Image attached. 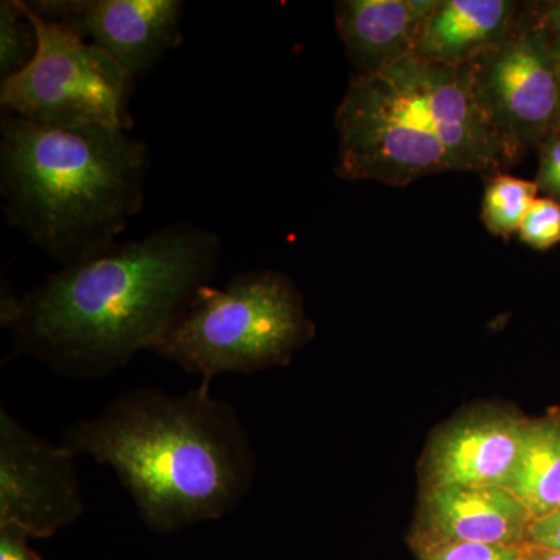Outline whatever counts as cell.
<instances>
[{
  "label": "cell",
  "mask_w": 560,
  "mask_h": 560,
  "mask_svg": "<svg viewBox=\"0 0 560 560\" xmlns=\"http://www.w3.org/2000/svg\"><path fill=\"white\" fill-rule=\"evenodd\" d=\"M25 530L13 525H0V560H43L28 545Z\"/></svg>",
  "instance_id": "cell-19"
},
{
  "label": "cell",
  "mask_w": 560,
  "mask_h": 560,
  "mask_svg": "<svg viewBox=\"0 0 560 560\" xmlns=\"http://www.w3.org/2000/svg\"><path fill=\"white\" fill-rule=\"evenodd\" d=\"M556 68H558L559 73V83H560V40L558 43V49H556L555 54Z\"/></svg>",
  "instance_id": "cell-24"
},
{
  "label": "cell",
  "mask_w": 560,
  "mask_h": 560,
  "mask_svg": "<svg viewBox=\"0 0 560 560\" xmlns=\"http://www.w3.org/2000/svg\"><path fill=\"white\" fill-rule=\"evenodd\" d=\"M521 238L536 249L560 243V205L551 198H536L521 226Z\"/></svg>",
  "instance_id": "cell-18"
},
{
  "label": "cell",
  "mask_w": 560,
  "mask_h": 560,
  "mask_svg": "<svg viewBox=\"0 0 560 560\" xmlns=\"http://www.w3.org/2000/svg\"><path fill=\"white\" fill-rule=\"evenodd\" d=\"M537 190L539 184L515 176L499 175L490 179L481 212L490 234L510 238L521 231L530 205L536 201Z\"/></svg>",
  "instance_id": "cell-16"
},
{
  "label": "cell",
  "mask_w": 560,
  "mask_h": 560,
  "mask_svg": "<svg viewBox=\"0 0 560 560\" xmlns=\"http://www.w3.org/2000/svg\"><path fill=\"white\" fill-rule=\"evenodd\" d=\"M533 521L560 510V415L529 420L521 459L508 488Z\"/></svg>",
  "instance_id": "cell-14"
},
{
  "label": "cell",
  "mask_w": 560,
  "mask_h": 560,
  "mask_svg": "<svg viewBox=\"0 0 560 560\" xmlns=\"http://www.w3.org/2000/svg\"><path fill=\"white\" fill-rule=\"evenodd\" d=\"M215 232L175 223L47 276L22 296L2 290L11 357L55 374L101 378L153 350L219 270Z\"/></svg>",
  "instance_id": "cell-1"
},
{
  "label": "cell",
  "mask_w": 560,
  "mask_h": 560,
  "mask_svg": "<svg viewBox=\"0 0 560 560\" xmlns=\"http://www.w3.org/2000/svg\"><path fill=\"white\" fill-rule=\"evenodd\" d=\"M150 153L116 128L57 130L2 114L0 194L10 226L61 268L92 259L145 200Z\"/></svg>",
  "instance_id": "cell-3"
},
{
  "label": "cell",
  "mask_w": 560,
  "mask_h": 560,
  "mask_svg": "<svg viewBox=\"0 0 560 560\" xmlns=\"http://www.w3.org/2000/svg\"><path fill=\"white\" fill-rule=\"evenodd\" d=\"M539 186L555 195L560 187V139L551 142L541 158Z\"/></svg>",
  "instance_id": "cell-21"
},
{
  "label": "cell",
  "mask_w": 560,
  "mask_h": 560,
  "mask_svg": "<svg viewBox=\"0 0 560 560\" xmlns=\"http://www.w3.org/2000/svg\"><path fill=\"white\" fill-rule=\"evenodd\" d=\"M467 66L478 105L515 153L558 119V68L540 36H506Z\"/></svg>",
  "instance_id": "cell-8"
},
{
  "label": "cell",
  "mask_w": 560,
  "mask_h": 560,
  "mask_svg": "<svg viewBox=\"0 0 560 560\" xmlns=\"http://www.w3.org/2000/svg\"><path fill=\"white\" fill-rule=\"evenodd\" d=\"M529 420L488 412L459 420L438 434L427 456L430 488H508Z\"/></svg>",
  "instance_id": "cell-10"
},
{
  "label": "cell",
  "mask_w": 560,
  "mask_h": 560,
  "mask_svg": "<svg viewBox=\"0 0 560 560\" xmlns=\"http://www.w3.org/2000/svg\"><path fill=\"white\" fill-rule=\"evenodd\" d=\"M33 13L61 22L143 79L183 43L179 0H36Z\"/></svg>",
  "instance_id": "cell-9"
},
{
  "label": "cell",
  "mask_w": 560,
  "mask_h": 560,
  "mask_svg": "<svg viewBox=\"0 0 560 560\" xmlns=\"http://www.w3.org/2000/svg\"><path fill=\"white\" fill-rule=\"evenodd\" d=\"M514 3L504 0H447L423 24L415 54L448 66H464L506 38Z\"/></svg>",
  "instance_id": "cell-13"
},
{
  "label": "cell",
  "mask_w": 560,
  "mask_h": 560,
  "mask_svg": "<svg viewBox=\"0 0 560 560\" xmlns=\"http://www.w3.org/2000/svg\"><path fill=\"white\" fill-rule=\"evenodd\" d=\"M420 560H522L523 547L486 544H420L415 545Z\"/></svg>",
  "instance_id": "cell-17"
},
{
  "label": "cell",
  "mask_w": 560,
  "mask_h": 560,
  "mask_svg": "<svg viewBox=\"0 0 560 560\" xmlns=\"http://www.w3.org/2000/svg\"><path fill=\"white\" fill-rule=\"evenodd\" d=\"M62 444L110 467L154 533L220 521L245 500L256 474L242 419L208 382L180 396L127 390L70 425Z\"/></svg>",
  "instance_id": "cell-2"
},
{
  "label": "cell",
  "mask_w": 560,
  "mask_h": 560,
  "mask_svg": "<svg viewBox=\"0 0 560 560\" xmlns=\"http://www.w3.org/2000/svg\"><path fill=\"white\" fill-rule=\"evenodd\" d=\"M39 35L27 2H0V83L24 72L35 60Z\"/></svg>",
  "instance_id": "cell-15"
},
{
  "label": "cell",
  "mask_w": 560,
  "mask_h": 560,
  "mask_svg": "<svg viewBox=\"0 0 560 560\" xmlns=\"http://www.w3.org/2000/svg\"><path fill=\"white\" fill-rule=\"evenodd\" d=\"M77 453L25 429L0 408V525L46 539L84 512Z\"/></svg>",
  "instance_id": "cell-7"
},
{
  "label": "cell",
  "mask_w": 560,
  "mask_h": 560,
  "mask_svg": "<svg viewBox=\"0 0 560 560\" xmlns=\"http://www.w3.org/2000/svg\"><path fill=\"white\" fill-rule=\"evenodd\" d=\"M312 334L293 283L280 272L253 270L224 289L201 287L151 352L210 383L283 364Z\"/></svg>",
  "instance_id": "cell-5"
},
{
  "label": "cell",
  "mask_w": 560,
  "mask_h": 560,
  "mask_svg": "<svg viewBox=\"0 0 560 560\" xmlns=\"http://www.w3.org/2000/svg\"><path fill=\"white\" fill-rule=\"evenodd\" d=\"M522 560H560V551L548 550V548L526 545Z\"/></svg>",
  "instance_id": "cell-22"
},
{
  "label": "cell",
  "mask_w": 560,
  "mask_h": 560,
  "mask_svg": "<svg viewBox=\"0 0 560 560\" xmlns=\"http://www.w3.org/2000/svg\"><path fill=\"white\" fill-rule=\"evenodd\" d=\"M533 515L510 489L430 488L423 497L415 545H528Z\"/></svg>",
  "instance_id": "cell-11"
},
{
  "label": "cell",
  "mask_w": 560,
  "mask_h": 560,
  "mask_svg": "<svg viewBox=\"0 0 560 560\" xmlns=\"http://www.w3.org/2000/svg\"><path fill=\"white\" fill-rule=\"evenodd\" d=\"M528 544L560 551V510L533 522Z\"/></svg>",
  "instance_id": "cell-20"
},
{
  "label": "cell",
  "mask_w": 560,
  "mask_h": 560,
  "mask_svg": "<svg viewBox=\"0 0 560 560\" xmlns=\"http://www.w3.org/2000/svg\"><path fill=\"white\" fill-rule=\"evenodd\" d=\"M33 18L38 54L24 72L0 83L3 113L57 130L130 131L136 77L68 25Z\"/></svg>",
  "instance_id": "cell-6"
},
{
  "label": "cell",
  "mask_w": 560,
  "mask_h": 560,
  "mask_svg": "<svg viewBox=\"0 0 560 560\" xmlns=\"http://www.w3.org/2000/svg\"><path fill=\"white\" fill-rule=\"evenodd\" d=\"M335 125V171L349 180L405 186L436 173L495 172L517 156L478 105L469 66L416 54L357 75Z\"/></svg>",
  "instance_id": "cell-4"
},
{
  "label": "cell",
  "mask_w": 560,
  "mask_h": 560,
  "mask_svg": "<svg viewBox=\"0 0 560 560\" xmlns=\"http://www.w3.org/2000/svg\"><path fill=\"white\" fill-rule=\"evenodd\" d=\"M438 2L430 0H345L335 3L338 32L361 73L374 72L415 54L423 24Z\"/></svg>",
  "instance_id": "cell-12"
},
{
  "label": "cell",
  "mask_w": 560,
  "mask_h": 560,
  "mask_svg": "<svg viewBox=\"0 0 560 560\" xmlns=\"http://www.w3.org/2000/svg\"><path fill=\"white\" fill-rule=\"evenodd\" d=\"M541 22H544V25H547V27L552 28V31H560V2L550 3V5H548L544 16H541Z\"/></svg>",
  "instance_id": "cell-23"
}]
</instances>
